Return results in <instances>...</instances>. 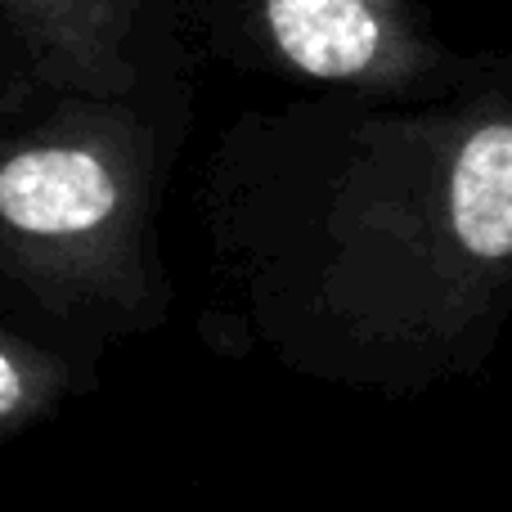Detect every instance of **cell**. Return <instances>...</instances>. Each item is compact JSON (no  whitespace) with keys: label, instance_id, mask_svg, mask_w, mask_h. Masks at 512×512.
Returning <instances> with one entry per match:
<instances>
[{"label":"cell","instance_id":"277c9868","mask_svg":"<svg viewBox=\"0 0 512 512\" xmlns=\"http://www.w3.org/2000/svg\"><path fill=\"white\" fill-rule=\"evenodd\" d=\"M0 373H5V391H0V405L5 409H14L18 405V378H14V364H0Z\"/></svg>","mask_w":512,"mask_h":512},{"label":"cell","instance_id":"3957f363","mask_svg":"<svg viewBox=\"0 0 512 512\" xmlns=\"http://www.w3.org/2000/svg\"><path fill=\"white\" fill-rule=\"evenodd\" d=\"M454 230L477 256L512 252V126H481L454 167Z\"/></svg>","mask_w":512,"mask_h":512},{"label":"cell","instance_id":"7a4b0ae2","mask_svg":"<svg viewBox=\"0 0 512 512\" xmlns=\"http://www.w3.org/2000/svg\"><path fill=\"white\" fill-rule=\"evenodd\" d=\"M279 50L310 77H351L378 50L364 0H265Z\"/></svg>","mask_w":512,"mask_h":512},{"label":"cell","instance_id":"6da1fadb","mask_svg":"<svg viewBox=\"0 0 512 512\" xmlns=\"http://www.w3.org/2000/svg\"><path fill=\"white\" fill-rule=\"evenodd\" d=\"M113 198L108 171L77 149L23 153L0 176V212L27 234L90 230L113 212Z\"/></svg>","mask_w":512,"mask_h":512}]
</instances>
